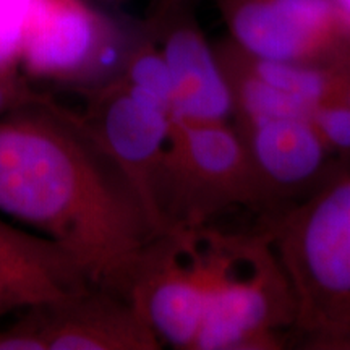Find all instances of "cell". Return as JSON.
Segmentation results:
<instances>
[{"mask_svg":"<svg viewBox=\"0 0 350 350\" xmlns=\"http://www.w3.org/2000/svg\"><path fill=\"white\" fill-rule=\"evenodd\" d=\"M90 284L60 245L0 217V317L55 304Z\"/></svg>","mask_w":350,"mask_h":350,"instance_id":"12","label":"cell"},{"mask_svg":"<svg viewBox=\"0 0 350 350\" xmlns=\"http://www.w3.org/2000/svg\"><path fill=\"white\" fill-rule=\"evenodd\" d=\"M336 2H338L340 7L345 8V10L350 13V0H336Z\"/></svg>","mask_w":350,"mask_h":350,"instance_id":"17","label":"cell"},{"mask_svg":"<svg viewBox=\"0 0 350 350\" xmlns=\"http://www.w3.org/2000/svg\"><path fill=\"white\" fill-rule=\"evenodd\" d=\"M217 268L193 350H281L295 344L299 301L265 230L214 229Z\"/></svg>","mask_w":350,"mask_h":350,"instance_id":"3","label":"cell"},{"mask_svg":"<svg viewBox=\"0 0 350 350\" xmlns=\"http://www.w3.org/2000/svg\"><path fill=\"white\" fill-rule=\"evenodd\" d=\"M159 206L165 234L213 226L234 208L256 211L250 159L232 122L174 120Z\"/></svg>","mask_w":350,"mask_h":350,"instance_id":"4","label":"cell"},{"mask_svg":"<svg viewBox=\"0 0 350 350\" xmlns=\"http://www.w3.org/2000/svg\"><path fill=\"white\" fill-rule=\"evenodd\" d=\"M31 0H0V70H15Z\"/></svg>","mask_w":350,"mask_h":350,"instance_id":"14","label":"cell"},{"mask_svg":"<svg viewBox=\"0 0 350 350\" xmlns=\"http://www.w3.org/2000/svg\"><path fill=\"white\" fill-rule=\"evenodd\" d=\"M226 36L262 60L350 64V13L336 0H216Z\"/></svg>","mask_w":350,"mask_h":350,"instance_id":"7","label":"cell"},{"mask_svg":"<svg viewBox=\"0 0 350 350\" xmlns=\"http://www.w3.org/2000/svg\"><path fill=\"white\" fill-rule=\"evenodd\" d=\"M0 213L60 245L94 286L126 300L161 235L77 113L51 98L0 117Z\"/></svg>","mask_w":350,"mask_h":350,"instance_id":"1","label":"cell"},{"mask_svg":"<svg viewBox=\"0 0 350 350\" xmlns=\"http://www.w3.org/2000/svg\"><path fill=\"white\" fill-rule=\"evenodd\" d=\"M310 119L344 172L350 170V91L314 109Z\"/></svg>","mask_w":350,"mask_h":350,"instance_id":"13","label":"cell"},{"mask_svg":"<svg viewBox=\"0 0 350 350\" xmlns=\"http://www.w3.org/2000/svg\"><path fill=\"white\" fill-rule=\"evenodd\" d=\"M258 227L269 235L295 288V344L336 350L350 331V170Z\"/></svg>","mask_w":350,"mask_h":350,"instance_id":"2","label":"cell"},{"mask_svg":"<svg viewBox=\"0 0 350 350\" xmlns=\"http://www.w3.org/2000/svg\"><path fill=\"white\" fill-rule=\"evenodd\" d=\"M235 129L250 159L260 221L295 208L344 174L310 117H271Z\"/></svg>","mask_w":350,"mask_h":350,"instance_id":"8","label":"cell"},{"mask_svg":"<svg viewBox=\"0 0 350 350\" xmlns=\"http://www.w3.org/2000/svg\"><path fill=\"white\" fill-rule=\"evenodd\" d=\"M216 268L214 226L169 232L151 245L129 300L163 347L195 349Z\"/></svg>","mask_w":350,"mask_h":350,"instance_id":"5","label":"cell"},{"mask_svg":"<svg viewBox=\"0 0 350 350\" xmlns=\"http://www.w3.org/2000/svg\"><path fill=\"white\" fill-rule=\"evenodd\" d=\"M336 350H350V331L344 336L342 339H340V342L338 344Z\"/></svg>","mask_w":350,"mask_h":350,"instance_id":"16","label":"cell"},{"mask_svg":"<svg viewBox=\"0 0 350 350\" xmlns=\"http://www.w3.org/2000/svg\"><path fill=\"white\" fill-rule=\"evenodd\" d=\"M49 96L31 90L15 70H0V117L20 111V109L44 103Z\"/></svg>","mask_w":350,"mask_h":350,"instance_id":"15","label":"cell"},{"mask_svg":"<svg viewBox=\"0 0 350 350\" xmlns=\"http://www.w3.org/2000/svg\"><path fill=\"white\" fill-rule=\"evenodd\" d=\"M5 334V350H159L163 344L124 297L90 286L29 310Z\"/></svg>","mask_w":350,"mask_h":350,"instance_id":"9","label":"cell"},{"mask_svg":"<svg viewBox=\"0 0 350 350\" xmlns=\"http://www.w3.org/2000/svg\"><path fill=\"white\" fill-rule=\"evenodd\" d=\"M129 44L85 0H31L20 64L36 78L85 81L103 68L113 75Z\"/></svg>","mask_w":350,"mask_h":350,"instance_id":"10","label":"cell"},{"mask_svg":"<svg viewBox=\"0 0 350 350\" xmlns=\"http://www.w3.org/2000/svg\"><path fill=\"white\" fill-rule=\"evenodd\" d=\"M144 28L167 65L174 120L232 122V98L214 42L195 15V0H157Z\"/></svg>","mask_w":350,"mask_h":350,"instance_id":"11","label":"cell"},{"mask_svg":"<svg viewBox=\"0 0 350 350\" xmlns=\"http://www.w3.org/2000/svg\"><path fill=\"white\" fill-rule=\"evenodd\" d=\"M77 119L137 195L157 234H165L159 190L172 113L112 75L90 91Z\"/></svg>","mask_w":350,"mask_h":350,"instance_id":"6","label":"cell"}]
</instances>
